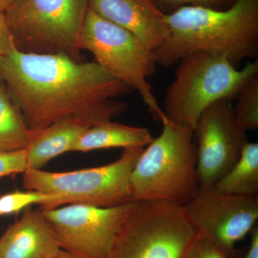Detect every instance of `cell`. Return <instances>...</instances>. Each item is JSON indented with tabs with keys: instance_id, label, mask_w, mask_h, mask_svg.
I'll use <instances>...</instances> for the list:
<instances>
[{
	"instance_id": "3",
	"label": "cell",
	"mask_w": 258,
	"mask_h": 258,
	"mask_svg": "<svg viewBox=\"0 0 258 258\" xmlns=\"http://www.w3.org/2000/svg\"><path fill=\"white\" fill-rule=\"evenodd\" d=\"M160 135L143 149L130 177L134 203L185 206L200 189L193 128L166 118Z\"/></svg>"
},
{
	"instance_id": "6",
	"label": "cell",
	"mask_w": 258,
	"mask_h": 258,
	"mask_svg": "<svg viewBox=\"0 0 258 258\" xmlns=\"http://www.w3.org/2000/svg\"><path fill=\"white\" fill-rule=\"evenodd\" d=\"M81 50L89 51L95 62L138 91L149 111L159 121L166 118L148 79L155 74L152 51L132 32L97 15L88 8L79 38Z\"/></svg>"
},
{
	"instance_id": "11",
	"label": "cell",
	"mask_w": 258,
	"mask_h": 258,
	"mask_svg": "<svg viewBox=\"0 0 258 258\" xmlns=\"http://www.w3.org/2000/svg\"><path fill=\"white\" fill-rule=\"evenodd\" d=\"M184 208L197 232L230 258L235 255L236 244L257 225L258 196L229 195L215 187L200 189Z\"/></svg>"
},
{
	"instance_id": "10",
	"label": "cell",
	"mask_w": 258,
	"mask_h": 258,
	"mask_svg": "<svg viewBox=\"0 0 258 258\" xmlns=\"http://www.w3.org/2000/svg\"><path fill=\"white\" fill-rule=\"evenodd\" d=\"M193 132L199 186L214 187L238 160L247 131L236 119L232 101H219L204 110Z\"/></svg>"
},
{
	"instance_id": "8",
	"label": "cell",
	"mask_w": 258,
	"mask_h": 258,
	"mask_svg": "<svg viewBox=\"0 0 258 258\" xmlns=\"http://www.w3.org/2000/svg\"><path fill=\"white\" fill-rule=\"evenodd\" d=\"M197 235L184 206L134 203L108 258H184Z\"/></svg>"
},
{
	"instance_id": "5",
	"label": "cell",
	"mask_w": 258,
	"mask_h": 258,
	"mask_svg": "<svg viewBox=\"0 0 258 258\" xmlns=\"http://www.w3.org/2000/svg\"><path fill=\"white\" fill-rule=\"evenodd\" d=\"M88 0H14L5 13L16 50L82 61L79 38Z\"/></svg>"
},
{
	"instance_id": "1",
	"label": "cell",
	"mask_w": 258,
	"mask_h": 258,
	"mask_svg": "<svg viewBox=\"0 0 258 258\" xmlns=\"http://www.w3.org/2000/svg\"><path fill=\"white\" fill-rule=\"evenodd\" d=\"M0 79L30 135L73 118L91 127L110 121L127 108L115 98L132 89L95 61L17 50L0 55Z\"/></svg>"
},
{
	"instance_id": "22",
	"label": "cell",
	"mask_w": 258,
	"mask_h": 258,
	"mask_svg": "<svg viewBox=\"0 0 258 258\" xmlns=\"http://www.w3.org/2000/svg\"><path fill=\"white\" fill-rule=\"evenodd\" d=\"M184 258H230L213 242L198 233Z\"/></svg>"
},
{
	"instance_id": "18",
	"label": "cell",
	"mask_w": 258,
	"mask_h": 258,
	"mask_svg": "<svg viewBox=\"0 0 258 258\" xmlns=\"http://www.w3.org/2000/svg\"><path fill=\"white\" fill-rule=\"evenodd\" d=\"M233 106L236 119L244 130L258 128V74L244 85Z\"/></svg>"
},
{
	"instance_id": "17",
	"label": "cell",
	"mask_w": 258,
	"mask_h": 258,
	"mask_svg": "<svg viewBox=\"0 0 258 258\" xmlns=\"http://www.w3.org/2000/svg\"><path fill=\"white\" fill-rule=\"evenodd\" d=\"M31 140L30 131L0 79V151L26 149Z\"/></svg>"
},
{
	"instance_id": "2",
	"label": "cell",
	"mask_w": 258,
	"mask_h": 258,
	"mask_svg": "<svg viewBox=\"0 0 258 258\" xmlns=\"http://www.w3.org/2000/svg\"><path fill=\"white\" fill-rule=\"evenodd\" d=\"M169 35L152 51L157 64H178L195 52L220 56L237 67L258 56V0L225 10L186 6L166 14Z\"/></svg>"
},
{
	"instance_id": "21",
	"label": "cell",
	"mask_w": 258,
	"mask_h": 258,
	"mask_svg": "<svg viewBox=\"0 0 258 258\" xmlns=\"http://www.w3.org/2000/svg\"><path fill=\"white\" fill-rule=\"evenodd\" d=\"M28 169L26 149L15 152L0 151V178L25 173Z\"/></svg>"
},
{
	"instance_id": "23",
	"label": "cell",
	"mask_w": 258,
	"mask_h": 258,
	"mask_svg": "<svg viewBox=\"0 0 258 258\" xmlns=\"http://www.w3.org/2000/svg\"><path fill=\"white\" fill-rule=\"evenodd\" d=\"M16 50L13 35L5 13H0V55H8Z\"/></svg>"
},
{
	"instance_id": "25",
	"label": "cell",
	"mask_w": 258,
	"mask_h": 258,
	"mask_svg": "<svg viewBox=\"0 0 258 258\" xmlns=\"http://www.w3.org/2000/svg\"><path fill=\"white\" fill-rule=\"evenodd\" d=\"M13 2L14 0H0V13H5Z\"/></svg>"
},
{
	"instance_id": "9",
	"label": "cell",
	"mask_w": 258,
	"mask_h": 258,
	"mask_svg": "<svg viewBox=\"0 0 258 258\" xmlns=\"http://www.w3.org/2000/svg\"><path fill=\"white\" fill-rule=\"evenodd\" d=\"M133 203L111 208L72 204L42 210L61 249L81 258H108Z\"/></svg>"
},
{
	"instance_id": "26",
	"label": "cell",
	"mask_w": 258,
	"mask_h": 258,
	"mask_svg": "<svg viewBox=\"0 0 258 258\" xmlns=\"http://www.w3.org/2000/svg\"><path fill=\"white\" fill-rule=\"evenodd\" d=\"M52 258H81L78 257V256L74 255V254L69 253V252H66V251L62 250V249H60L57 252V254H55Z\"/></svg>"
},
{
	"instance_id": "12",
	"label": "cell",
	"mask_w": 258,
	"mask_h": 258,
	"mask_svg": "<svg viewBox=\"0 0 258 258\" xmlns=\"http://www.w3.org/2000/svg\"><path fill=\"white\" fill-rule=\"evenodd\" d=\"M88 8L133 33L151 51L169 35L166 14L152 0H88Z\"/></svg>"
},
{
	"instance_id": "16",
	"label": "cell",
	"mask_w": 258,
	"mask_h": 258,
	"mask_svg": "<svg viewBox=\"0 0 258 258\" xmlns=\"http://www.w3.org/2000/svg\"><path fill=\"white\" fill-rule=\"evenodd\" d=\"M214 187L220 192L238 196H258V144H244L238 160Z\"/></svg>"
},
{
	"instance_id": "19",
	"label": "cell",
	"mask_w": 258,
	"mask_h": 258,
	"mask_svg": "<svg viewBox=\"0 0 258 258\" xmlns=\"http://www.w3.org/2000/svg\"><path fill=\"white\" fill-rule=\"evenodd\" d=\"M58 198L55 195L28 190L27 191H16L0 197V215H8L30 208L37 204L42 210H51L57 208Z\"/></svg>"
},
{
	"instance_id": "14",
	"label": "cell",
	"mask_w": 258,
	"mask_h": 258,
	"mask_svg": "<svg viewBox=\"0 0 258 258\" xmlns=\"http://www.w3.org/2000/svg\"><path fill=\"white\" fill-rule=\"evenodd\" d=\"M83 120L68 119L57 122L32 134L26 149L28 169H42L54 158L73 152L75 144L88 128Z\"/></svg>"
},
{
	"instance_id": "13",
	"label": "cell",
	"mask_w": 258,
	"mask_h": 258,
	"mask_svg": "<svg viewBox=\"0 0 258 258\" xmlns=\"http://www.w3.org/2000/svg\"><path fill=\"white\" fill-rule=\"evenodd\" d=\"M60 249L41 208L25 209L0 237V258H52Z\"/></svg>"
},
{
	"instance_id": "15",
	"label": "cell",
	"mask_w": 258,
	"mask_h": 258,
	"mask_svg": "<svg viewBox=\"0 0 258 258\" xmlns=\"http://www.w3.org/2000/svg\"><path fill=\"white\" fill-rule=\"evenodd\" d=\"M154 137L149 129L112 120L88 128L75 144L73 152H88L111 148L147 147Z\"/></svg>"
},
{
	"instance_id": "24",
	"label": "cell",
	"mask_w": 258,
	"mask_h": 258,
	"mask_svg": "<svg viewBox=\"0 0 258 258\" xmlns=\"http://www.w3.org/2000/svg\"><path fill=\"white\" fill-rule=\"evenodd\" d=\"M250 244L249 249L241 258H258V227L256 225L250 233Z\"/></svg>"
},
{
	"instance_id": "7",
	"label": "cell",
	"mask_w": 258,
	"mask_h": 258,
	"mask_svg": "<svg viewBox=\"0 0 258 258\" xmlns=\"http://www.w3.org/2000/svg\"><path fill=\"white\" fill-rule=\"evenodd\" d=\"M143 149L127 148L113 162L81 170L51 172L28 169L23 173V186L55 195L58 198L57 208L72 204L111 208L132 203L131 174Z\"/></svg>"
},
{
	"instance_id": "20",
	"label": "cell",
	"mask_w": 258,
	"mask_h": 258,
	"mask_svg": "<svg viewBox=\"0 0 258 258\" xmlns=\"http://www.w3.org/2000/svg\"><path fill=\"white\" fill-rule=\"evenodd\" d=\"M165 14L186 6L203 7L215 10H225L235 4L237 0H152Z\"/></svg>"
},
{
	"instance_id": "4",
	"label": "cell",
	"mask_w": 258,
	"mask_h": 258,
	"mask_svg": "<svg viewBox=\"0 0 258 258\" xmlns=\"http://www.w3.org/2000/svg\"><path fill=\"white\" fill-rule=\"evenodd\" d=\"M258 74V62L239 69L220 56L195 52L178 62L168 88L164 111L168 119L194 128L204 110L219 101L235 99L244 85Z\"/></svg>"
}]
</instances>
